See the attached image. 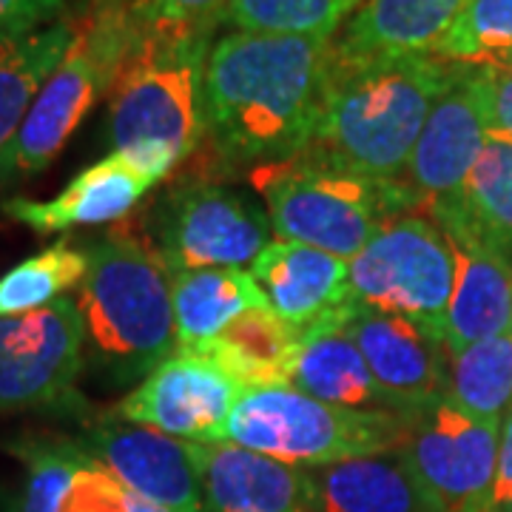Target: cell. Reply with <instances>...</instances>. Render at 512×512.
<instances>
[{"instance_id":"33","label":"cell","mask_w":512,"mask_h":512,"mask_svg":"<svg viewBox=\"0 0 512 512\" xmlns=\"http://www.w3.org/2000/svg\"><path fill=\"white\" fill-rule=\"evenodd\" d=\"M60 512H131V493L89 456L72 476Z\"/></svg>"},{"instance_id":"10","label":"cell","mask_w":512,"mask_h":512,"mask_svg":"<svg viewBox=\"0 0 512 512\" xmlns=\"http://www.w3.org/2000/svg\"><path fill=\"white\" fill-rule=\"evenodd\" d=\"M157 254L171 274L239 268L271 242V220L234 188L191 180L157 202Z\"/></svg>"},{"instance_id":"2","label":"cell","mask_w":512,"mask_h":512,"mask_svg":"<svg viewBox=\"0 0 512 512\" xmlns=\"http://www.w3.org/2000/svg\"><path fill=\"white\" fill-rule=\"evenodd\" d=\"M456 72V63L436 55L342 57L330 43L319 126L296 157L370 180H402L421 128Z\"/></svg>"},{"instance_id":"13","label":"cell","mask_w":512,"mask_h":512,"mask_svg":"<svg viewBox=\"0 0 512 512\" xmlns=\"http://www.w3.org/2000/svg\"><path fill=\"white\" fill-rule=\"evenodd\" d=\"M80 447L131 495L168 510L205 512L197 444L117 419L92 427Z\"/></svg>"},{"instance_id":"35","label":"cell","mask_w":512,"mask_h":512,"mask_svg":"<svg viewBox=\"0 0 512 512\" xmlns=\"http://www.w3.org/2000/svg\"><path fill=\"white\" fill-rule=\"evenodd\" d=\"M487 89V120L490 131L512 134V63L481 66Z\"/></svg>"},{"instance_id":"27","label":"cell","mask_w":512,"mask_h":512,"mask_svg":"<svg viewBox=\"0 0 512 512\" xmlns=\"http://www.w3.org/2000/svg\"><path fill=\"white\" fill-rule=\"evenodd\" d=\"M444 399L470 419L501 427V416L512 407V333L484 339L450 356Z\"/></svg>"},{"instance_id":"32","label":"cell","mask_w":512,"mask_h":512,"mask_svg":"<svg viewBox=\"0 0 512 512\" xmlns=\"http://www.w3.org/2000/svg\"><path fill=\"white\" fill-rule=\"evenodd\" d=\"M137 29L202 32L211 35L220 20H228L231 0H117Z\"/></svg>"},{"instance_id":"21","label":"cell","mask_w":512,"mask_h":512,"mask_svg":"<svg viewBox=\"0 0 512 512\" xmlns=\"http://www.w3.org/2000/svg\"><path fill=\"white\" fill-rule=\"evenodd\" d=\"M467 0H365L333 40L342 57L433 55Z\"/></svg>"},{"instance_id":"8","label":"cell","mask_w":512,"mask_h":512,"mask_svg":"<svg viewBox=\"0 0 512 512\" xmlns=\"http://www.w3.org/2000/svg\"><path fill=\"white\" fill-rule=\"evenodd\" d=\"M456 262L450 242L427 211H410L384 225L350 259V293L362 308L419 322L444 342Z\"/></svg>"},{"instance_id":"5","label":"cell","mask_w":512,"mask_h":512,"mask_svg":"<svg viewBox=\"0 0 512 512\" xmlns=\"http://www.w3.org/2000/svg\"><path fill=\"white\" fill-rule=\"evenodd\" d=\"M251 183L262 194L279 239L353 259L384 225L421 202L404 180H370L291 157L259 165Z\"/></svg>"},{"instance_id":"30","label":"cell","mask_w":512,"mask_h":512,"mask_svg":"<svg viewBox=\"0 0 512 512\" xmlns=\"http://www.w3.org/2000/svg\"><path fill=\"white\" fill-rule=\"evenodd\" d=\"M433 55L456 66H495L512 55V0H467Z\"/></svg>"},{"instance_id":"3","label":"cell","mask_w":512,"mask_h":512,"mask_svg":"<svg viewBox=\"0 0 512 512\" xmlns=\"http://www.w3.org/2000/svg\"><path fill=\"white\" fill-rule=\"evenodd\" d=\"M211 35L137 29L111 86L109 140L151 180H165L205 140Z\"/></svg>"},{"instance_id":"26","label":"cell","mask_w":512,"mask_h":512,"mask_svg":"<svg viewBox=\"0 0 512 512\" xmlns=\"http://www.w3.org/2000/svg\"><path fill=\"white\" fill-rule=\"evenodd\" d=\"M74 40V20L63 18L32 35L0 40V151L9 146L40 86Z\"/></svg>"},{"instance_id":"29","label":"cell","mask_w":512,"mask_h":512,"mask_svg":"<svg viewBox=\"0 0 512 512\" xmlns=\"http://www.w3.org/2000/svg\"><path fill=\"white\" fill-rule=\"evenodd\" d=\"M365 0H231L228 20L239 32L333 40Z\"/></svg>"},{"instance_id":"6","label":"cell","mask_w":512,"mask_h":512,"mask_svg":"<svg viewBox=\"0 0 512 512\" xmlns=\"http://www.w3.org/2000/svg\"><path fill=\"white\" fill-rule=\"evenodd\" d=\"M134 40V23L117 0H100L86 20H74V40L40 86L23 123L0 151V188L32 180L55 163L94 103L111 92Z\"/></svg>"},{"instance_id":"40","label":"cell","mask_w":512,"mask_h":512,"mask_svg":"<svg viewBox=\"0 0 512 512\" xmlns=\"http://www.w3.org/2000/svg\"><path fill=\"white\" fill-rule=\"evenodd\" d=\"M507 512H512V507H510V510H507Z\"/></svg>"},{"instance_id":"1","label":"cell","mask_w":512,"mask_h":512,"mask_svg":"<svg viewBox=\"0 0 512 512\" xmlns=\"http://www.w3.org/2000/svg\"><path fill=\"white\" fill-rule=\"evenodd\" d=\"M330 43L231 32L205 66V137L234 163H282L311 146L328 92Z\"/></svg>"},{"instance_id":"37","label":"cell","mask_w":512,"mask_h":512,"mask_svg":"<svg viewBox=\"0 0 512 512\" xmlns=\"http://www.w3.org/2000/svg\"><path fill=\"white\" fill-rule=\"evenodd\" d=\"M131 512H177V510H168V507H160V504H151V501H143V498L131 495Z\"/></svg>"},{"instance_id":"20","label":"cell","mask_w":512,"mask_h":512,"mask_svg":"<svg viewBox=\"0 0 512 512\" xmlns=\"http://www.w3.org/2000/svg\"><path fill=\"white\" fill-rule=\"evenodd\" d=\"M348 308L302 330V348L291 370V387L319 402L362 410V413H399L376 382L359 345L348 333ZM407 416V413H402Z\"/></svg>"},{"instance_id":"39","label":"cell","mask_w":512,"mask_h":512,"mask_svg":"<svg viewBox=\"0 0 512 512\" xmlns=\"http://www.w3.org/2000/svg\"><path fill=\"white\" fill-rule=\"evenodd\" d=\"M510 333H512V325H510Z\"/></svg>"},{"instance_id":"36","label":"cell","mask_w":512,"mask_h":512,"mask_svg":"<svg viewBox=\"0 0 512 512\" xmlns=\"http://www.w3.org/2000/svg\"><path fill=\"white\" fill-rule=\"evenodd\" d=\"M490 507L495 512H507L512 507V407L504 419V430L498 441V470H495Z\"/></svg>"},{"instance_id":"28","label":"cell","mask_w":512,"mask_h":512,"mask_svg":"<svg viewBox=\"0 0 512 512\" xmlns=\"http://www.w3.org/2000/svg\"><path fill=\"white\" fill-rule=\"evenodd\" d=\"M89 271L86 251L69 242H57L35 256L23 259L12 271L0 276V319L49 308L63 293L80 288Z\"/></svg>"},{"instance_id":"38","label":"cell","mask_w":512,"mask_h":512,"mask_svg":"<svg viewBox=\"0 0 512 512\" xmlns=\"http://www.w3.org/2000/svg\"><path fill=\"white\" fill-rule=\"evenodd\" d=\"M504 63H512V55H510V57H507V60H504ZM495 66H498V63H495Z\"/></svg>"},{"instance_id":"19","label":"cell","mask_w":512,"mask_h":512,"mask_svg":"<svg viewBox=\"0 0 512 512\" xmlns=\"http://www.w3.org/2000/svg\"><path fill=\"white\" fill-rule=\"evenodd\" d=\"M151 180L140 168L128 163L123 154L111 151L100 163L80 171L55 200H9L3 211L12 220L29 225L35 234H60L89 225H111L134 211V205L151 191Z\"/></svg>"},{"instance_id":"23","label":"cell","mask_w":512,"mask_h":512,"mask_svg":"<svg viewBox=\"0 0 512 512\" xmlns=\"http://www.w3.org/2000/svg\"><path fill=\"white\" fill-rule=\"evenodd\" d=\"M299 348L302 330L285 322L274 308H254L194 353L217 362L245 390H259L291 384Z\"/></svg>"},{"instance_id":"34","label":"cell","mask_w":512,"mask_h":512,"mask_svg":"<svg viewBox=\"0 0 512 512\" xmlns=\"http://www.w3.org/2000/svg\"><path fill=\"white\" fill-rule=\"evenodd\" d=\"M66 18V0H0V40L40 32Z\"/></svg>"},{"instance_id":"18","label":"cell","mask_w":512,"mask_h":512,"mask_svg":"<svg viewBox=\"0 0 512 512\" xmlns=\"http://www.w3.org/2000/svg\"><path fill=\"white\" fill-rule=\"evenodd\" d=\"M268 305L293 328L308 330L353 302L350 262L293 239H274L251 262Z\"/></svg>"},{"instance_id":"14","label":"cell","mask_w":512,"mask_h":512,"mask_svg":"<svg viewBox=\"0 0 512 512\" xmlns=\"http://www.w3.org/2000/svg\"><path fill=\"white\" fill-rule=\"evenodd\" d=\"M490 134L487 89L481 66H458L453 83L433 106L413 157L407 180L421 202V211L436 200L456 194L473 171Z\"/></svg>"},{"instance_id":"11","label":"cell","mask_w":512,"mask_h":512,"mask_svg":"<svg viewBox=\"0 0 512 512\" xmlns=\"http://www.w3.org/2000/svg\"><path fill=\"white\" fill-rule=\"evenodd\" d=\"M86 362V325L74 299L0 319V413L72 396Z\"/></svg>"},{"instance_id":"24","label":"cell","mask_w":512,"mask_h":512,"mask_svg":"<svg viewBox=\"0 0 512 512\" xmlns=\"http://www.w3.org/2000/svg\"><path fill=\"white\" fill-rule=\"evenodd\" d=\"M177 353H194L254 308H271L251 271L205 268L171 274Z\"/></svg>"},{"instance_id":"31","label":"cell","mask_w":512,"mask_h":512,"mask_svg":"<svg viewBox=\"0 0 512 512\" xmlns=\"http://www.w3.org/2000/svg\"><path fill=\"white\" fill-rule=\"evenodd\" d=\"M26 461V487L18 512H60L63 495L89 453L72 441L29 439L12 447Z\"/></svg>"},{"instance_id":"17","label":"cell","mask_w":512,"mask_h":512,"mask_svg":"<svg viewBox=\"0 0 512 512\" xmlns=\"http://www.w3.org/2000/svg\"><path fill=\"white\" fill-rule=\"evenodd\" d=\"M439 228L456 262L453 296L444 322V350L447 356H458L484 339L510 333L512 259L464 228Z\"/></svg>"},{"instance_id":"7","label":"cell","mask_w":512,"mask_h":512,"mask_svg":"<svg viewBox=\"0 0 512 512\" xmlns=\"http://www.w3.org/2000/svg\"><path fill=\"white\" fill-rule=\"evenodd\" d=\"M407 416L319 402L291 384L245 390L217 444H237L293 467H330L399 447Z\"/></svg>"},{"instance_id":"16","label":"cell","mask_w":512,"mask_h":512,"mask_svg":"<svg viewBox=\"0 0 512 512\" xmlns=\"http://www.w3.org/2000/svg\"><path fill=\"white\" fill-rule=\"evenodd\" d=\"M205 512H319L316 476L237 444H197Z\"/></svg>"},{"instance_id":"12","label":"cell","mask_w":512,"mask_h":512,"mask_svg":"<svg viewBox=\"0 0 512 512\" xmlns=\"http://www.w3.org/2000/svg\"><path fill=\"white\" fill-rule=\"evenodd\" d=\"M245 387L200 353H174L120 402V419L191 444H217Z\"/></svg>"},{"instance_id":"4","label":"cell","mask_w":512,"mask_h":512,"mask_svg":"<svg viewBox=\"0 0 512 512\" xmlns=\"http://www.w3.org/2000/svg\"><path fill=\"white\" fill-rule=\"evenodd\" d=\"M83 251L89 271L74 302L86 325V353L114 382L146 379L177 348L171 271L148 242L126 231Z\"/></svg>"},{"instance_id":"15","label":"cell","mask_w":512,"mask_h":512,"mask_svg":"<svg viewBox=\"0 0 512 512\" xmlns=\"http://www.w3.org/2000/svg\"><path fill=\"white\" fill-rule=\"evenodd\" d=\"M348 333L399 413L430 407L447 396L450 356L444 342L419 322L396 313L370 311L353 302Z\"/></svg>"},{"instance_id":"22","label":"cell","mask_w":512,"mask_h":512,"mask_svg":"<svg viewBox=\"0 0 512 512\" xmlns=\"http://www.w3.org/2000/svg\"><path fill=\"white\" fill-rule=\"evenodd\" d=\"M424 211L439 225L464 228L512 259V134L490 131L464 185Z\"/></svg>"},{"instance_id":"25","label":"cell","mask_w":512,"mask_h":512,"mask_svg":"<svg viewBox=\"0 0 512 512\" xmlns=\"http://www.w3.org/2000/svg\"><path fill=\"white\" fill-rule=\"evenodd\" d=\"M313 476L319 512H433L393 450L348 458L322 467Z\"/></svg>"},{"instance_id":"9","label":"cell","mask_w":512,"mask_h":512,"mask_svg":"<svg viewBox=\"0 0 512 512\" xmlns=\"http://www.w3.org/2000/svg\"><path fill=\"white\" fill-rule=\"evenodd\" d=\"M501 427L484 424L441 399L407 413L393 450L433 512H478L490 504Z\"/></svg>"}]
</instances>
